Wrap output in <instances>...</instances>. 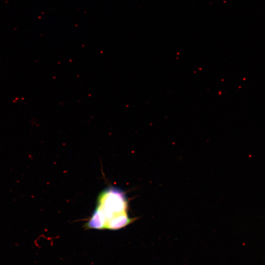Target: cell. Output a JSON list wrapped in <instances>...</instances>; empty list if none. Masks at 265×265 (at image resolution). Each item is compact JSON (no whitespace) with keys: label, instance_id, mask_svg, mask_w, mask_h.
Wrapping results in <instances>:
<instances>
[{"label":"cell","instance_id":"cell-1","mask_svg":"<svg viewBox=\"0 0 265 265\" xmlns=\"http://www.w3.org/2000/svg\"><path fill=\"white\" fill-rule=\"evenodd\" d=\"M107 223L119 215L128 213V201L124 191L116 187L104 189L98 197L97 207Z\"/></svg>","mask_w":265,"mask_h":265},{"label":"cell","instance_id":"cell-2","mask_svg":"<svg viewBox=\"0 0 265 265\" xmlns=\"http://www.w3.org/2000/svg\"><path fill=\"white\" fill-rule=\"evenodd\" d=\"M135 219L129 217L128 213L116 216L109 221L106 226V229L116 230L124 228L134 221Z\"/></svg>","mask_w":265,"mask_h":265},{"label":"cell","instance_id":"cell-3","mask_svg":"<svg viewBox=\"0 0 265 265\" xmlns=\"http://www.w3.org/2000/svg\"><path fill=\"white\" fill-rule=\"evenodd\" d=\"M86 229H105V220L100 212L95 209L90 219L85 224Z\"/></svg>","mask_w":265,"mask_h":265}]
</instances>
